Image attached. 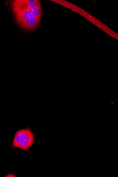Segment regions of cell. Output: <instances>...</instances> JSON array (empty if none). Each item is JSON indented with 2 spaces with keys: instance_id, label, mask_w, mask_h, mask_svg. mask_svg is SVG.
Wrapping results in <instances>:
<instances>
[{
  "instance_id": "obj_1",
  "label": "cell",
  "mask_w": 118,
  "mask_h": 177,
  "mask_svg": "<svg viewBox=\"0 0 118 177\" xmlns=\"http://www.w3.org/2000/svg\"><path fill=\"white\" fill-rule=\"evenodd\" d=\"M18 24L26 29H33L38 25L41 15V8L14 12Z\"/></svg>"
},
{
  "instance_id": "obj_2",
  "label": "cell",
  "mask_w": 118,
  "mask_h": 177,
  "mask_svg": "<svg viewBox=\"0 0 118 177\" xmlns=\"http://www.w3.org/2000/svg\"><path fill=\"white\" fill-rule=\"evenodd\" d=\"M35 134L30 127L19 130L16 132L12 143L13 147L21 148L29 152L30 148L35 143Z\"/></svg>"
},
{
  "instance_id": "obj_3",
  "label": "cell",
  "mask_w": 118,
  "mask_h": 177,
  "mask_svg": "<svg viewBox=\"0 0 118 177\" xmlns=\"http://www.w3.org/2000/svg\"><path fill=\"white\" fill-rule=\"evenodd\" d=\"M11 4L12 6L13 12L27 9L41 8L39 1L36 0H26V1L18 0L12 2Z\"/></svg>"
}]
</instances>
